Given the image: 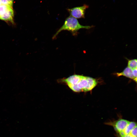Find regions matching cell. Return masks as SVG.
I'll use <instances>...</instances> for the list:
<instances>
[{"label": "cell", "mask_w": 137, "mask_h": 137, "mask_svg": "<svg viewBox=\"0 0 137 137\" xmlns=\"http://www.w3.org/2000/svg\"><path fill=\"white\" fill-rule=\"evenodd\" d=\"M105 123L113 127L117 137H137V123L135 122L121 118Z\"/></svg>", "instance_id": "cell-1"}, {"label": "cell", "mask_w": 137, "mask_h": 137, "mask_svg": "<svg viewBox=\"0 0 137 137\" xmlns=\"http://www.w3.org/2000/svg\"><path fill=\"white\" fill-rule=\"evenodd\" d=\"M59 82L66 85L74 92H85L87 86V77L74 75L66 78H63L58 80Z\"/></svg>", "instance_id": "cell-2"}, {"label": "cell", "mask_w": 137, "mask_h": 137, "mask_svg": "<svg viewBox=\"0 0 137 137\" xmlns=\"http://www.w3.org/2000/svg\"><path fill=\"white\" fill-rule=\"evenodd\" d=\"M93 26H84L80 24L77 19L71 16L65 19L63 25L57 31L52 37L53 39H56L58 34L62 30H66L70 32L73 35H77L78 31L81 29H89Z\"/></svg>", "instance_id": "cell-3"}, {"label": "cell", "mask_w": 137, "mask_h": 137, "mask_svg": "<svg viewBox=\"0 0 137 137\" xmlns=\"http://www.w3.org/2000/svg\"><path fill=\"white\" fill-rule=\"evenodd\" d=\"M13 6L2 3L0 1V20L9 25L15 24Z\"/></svg>", "instance_id": "cell-4"}, {"label": "cell", "mask_w": 137, "mask_h": 137, "mask_svg": "<svg viewBox=\"0 0 137 137\" xmlns=\"http://www.w3.org/2000/svg\"><path fill=\"white\" fill-rule=\"evenodd\" d=\"M89 7V6L84 4L83 6L68 9L67 10L70 16L76 19L84 18L86 9Z\"/></svg>", "instance_id": "cell-5"}, {"label": "cell", "mask_w": 137, "mask_h": 137, "mask_svg": "<svg viewBox=\"0 0 137 137\" xmlns=\"http://www.w3.org/2000/svg\"><path fill=\"white\" fill-rule=\"evenodd\" d=\"M115 74L117 76H124L133 80L136 82H137V79L134 78L133 75L132 70L128 66L126 67L122 72L117 73Z\"/></svg>", "instance_id": "cell-6"}, {"label": "cell", "mask_w": 137, "mask_h": 137, "mask_svg": "<svg viewBox=\"0 0 137 137\" xmlns=\"http://www.w3.org/2000/svg\"><path fill=\"white\" fill-rule=\"evenodd\" d=\"M88 84L85 92L92 90L97 85V82L96 79L91 77H87Z\"/></svg>", "instance_id": "cell-7"}, {"label": "cell", "mask_w": 137, "mask_h": 137, "mask_svg": "<svg viewBox=\"0 0 137 137\" xmlns=\"http://www.w3.org/2000/svg\"><path fill=\"white\" fill-rule=\"evenodd\" d=\"M128 66L132 70L137 68V59L128 60Z\"/></svg>", "instance_id": "cell-8"}, {"label": "cell", "mask_w": 137, "mask_h": 137, "mask_svg": "<svg viewBox=\"0 0 137 137\" xmlns=\"http://www.w3.org/2000/svg\"><path fill=\"white\" fill-rule=\"evenodd\" d=\"M137 68L132 70L133 75L134 78L137 79Z\"/></svg>", "instance_id": "cell-9"}, {"label": "cell", "mask_w": 137, "mask_h": 137, "mask_svg": "<svg viewBox=\"0 0 137 137\" xmlns=\"http://www.w3.org/2000/svg\"><path fill=\"white\" fill-rule=\"evenodd\" d=\"M9 1L13 3V0H8Z\"/></svg>", "instance_id": "cell-10"}]
</instances>
